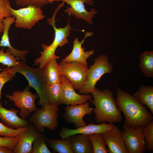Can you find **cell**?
<instances>
[{
    "instance_id": "20",
    "label": "cell",
    "mask_w": 153,
    "mask_h": 153,
    "mask_svg": "<svg viewBox=\"0 0 153 153\" xmlns=\"http://www.w3.org/2000/svg\"><path fill=\"white\" fill-rule=\"evenodd\" d=\"M69 138L73 153H94L92 145L88 135L79 133Z\"/></svg>"
},
{
    "instance_id": "11",
    "label": "cell",
    "mask_w": 153,
    "mask_h": 153,
    "mask_svg": "<svg viewBox=\"0 0 153 153\" xmlns=\"http://www.w3.org/2000/svg\"><path fill=\"white\" fill-rule=\"evenodd\" d=\"M62 1L70 5L64 11L67 13L71 14L77 19H81L92 25L93 22L92 19L95 14L98 13L94 9L91 8V10L88 11L86 9L84 3L92 5L94 2L92 0H49L50 3L54 1Z\"/></svg>"
},
{
    "instance_id": "5",
    "label": "cell",
    "mask_w": 153,
    "mask_h": 153,
    "mask_svg": "<svg viewBox=\"0 0 153 153\" xmlns=\"http://www.w3.org/2000/svg\"><path fill=\"white\" fill-rule=\"evenodd\" d=\"M113 71L112 66L107 55L101 54L95 58L93 64L90 66L87 71L86 81L79 90V94H92L95 88L97 82L102 75L110 74Z\"/></svg>"
},
{
    "instance_id": "18",
    "label": "cell",
    "mask_w": 153,
    "mask_h": 153,
    "mask_svg": "<svg viewBox=\"0 0 153 153\" xmlns=\"http://www.w3.org/2000/svg\"><path fill=\"white\" fill-rule=\"evenodd\" d=\"M18 110L13 109H7L3 106L0 99V118L3 124L13 129H17L28 126L30 123L26 119L20 118L17 115Z\"/></svg>"
},
{
    "instance_id": "32",
    "label": "cell",
    "mask_w": 153,
    "mask_h": 153,
    "mask_svg": "<svg viewBox=\"0 0 153 153\" xmlns=\"http://www.w3.org/2000/svg\"><path fill=\"white\" fill-rule=\"evenodd\" d=\"M18 6L22 7L32 6L41 8L43 5L49 3V0H14Z\"/></svg>"
},
{
    "instance_id": "2",
    "label": "cell",
    "mask_w": 153,
    "mask_h": 153,
    "mask_svg": "<svg viewBox=\"0 0 153 153\" xmlns=\"http://www.w3.org/2000/svg\"><path fill=\"white\" fill-rule=\"evenodd\" d=\"M95 119L98 123H120L123 120L121 112L118 107L113 93L109 89L100 90L96 88L92 93Z\"/></svg>"
},
{
    "instance_id": "10",
    "label": "cell",
    "mask_w": 153,
    "mask_h": 153,
    "mask_svg": "<svg viewBox=\"0 0 153 153\" xmlns=\"http://www.w3.org/2000/svg\"><path fill=\"white\" fill-rule=\"evenodd\" d=\"M122 136L129 153H143L146 150L143 127H130L123 125Z\"/></svg>"
},
{
    "instance_id": "30",
    "label": "cell",
    "mask_w": 153,
    "mask_h": 153,
    "mask_svg": "<svg viewBox=\"0 0 153 153\" xmlns=\"http://www.w3.org/2000/svg\"><path fill=\"white\" fill-rule=\"evenodd\" d=\"M143 133L146 149L149 152L153 151V120L143 127Z\"/></svg>"
},
{
    "instance_id": "1",
    "label": "cell",
    "mask_w": 153,
    "mask_h": 153,
    "mask_svg": "<svg viewBox=\"0 0 153 153\" xmlns=\"http://www.w3.org/2000/svg\"><path fill=\"white\" fill-rule=\"evenodd\" d=\"M117 106L124 117L123 125L130 127H144L153 121V117L146 107L132 95L117 87Z\"/></svg>"
},
{
    "instance_id": "24",
    "label": "cell",
    "mask_w": 153,
    "mask_h": 153,
    "mask_svg": "<svg viewBox=\"0 0 153 153\" xmlns=\"http://www.w3.org/2000/svg\"><path fill=\"white\" fill-rule=\"evenodd\" d=\"M45 142L47 146L49 147L54 152L73 153L69 137L58 139L46 137Z\"/></svg>"
},
{
    "instance_id": "34",
    "label": "cell",
    "mask_w": 153,
    "mask_h": 153,
    "mask_svg": "<svg viewBox=\"0 0 153 153\" xmlns=\"http://www.w3.org/2000/svg\"><path fill=\"white\" fill-rule=\"evenodd\" d=\"M18 139V136L14 137L0 136V146L7 147L12 150L16 144Z\"/></svg>"
},
{
    "instance_id": "15",
    "label": "cell",
    "mask_w": 153,
    "mask_h": 153,
    "mask_svg": "<svg viewBox=\"0 0 153 153\" xmlns=\"http://www.w3.org/2000/svg\"><path fill=\"white\" fill-rule=\"evenodd\" d=\"M114 126L113 123L107 124L103 122L99 124L90 123L74 129L64 127L60 131L59 135L62 139H65L79 133L88 135L94 133H102L110 129Z\"/></svg>"
},
{
    "instance_id": "8",
    "label": "cell",
    "mask_w": 153,
    "mask_h": 153,
    "mask_svg": "<svg viewBox=\"0 0 153 153\" xmlns=\"http://www.w3.org/2000/svg\"><path fill=\"white\" fill-rule=\"evenodd\" d=\"M59 65L60 74L65 76L72 83L75 89L80 90L86 81L88 66L77 61H62Z\"/></svg>"
},
{
    "instance_id": "31",
    "label": "cell",
    "mask_w": 153,
    "mask_h": 153,
    "mask_svg": "<svg viewBox=\"0 0 153 153\" xmlns=\"http://www.w3.org/2000/svg\"><path fill=\"white\" fill-rule=\"evenodd\" d=\"M10 7L9 0H0V36L3 32V20L6 18L12 16L10 10Z\"/></svg>"
},
{
    "instance_id": "19",
    "label": "cell",
    "mask_w": 153,
    "mask_h": 153,
    "mask_svg": "<svg viewBox=\"0 0 153 153\" xmlns=\"http://www.w3.org/2000/svg\"><path fill=\"white\" fill-rule=\"evenodd\" d=\"M15 18L13 16H9L4 18L3 21L4 25L3 34L0 41L1 47H7L12 54L16 57L19 58L24 62L26 61L25 56L29 52L27 50H21L14 48L11 45L10 41L8 31L11 25L15 22Z\"/></svg>"
},
{
    "instance_id": "14",
    "label": "cell",
    "mask_w": 153,
    "mask_h": 153,
    "mask_svg": "<svg viewBox=\"0 0 153 153\" xmlns=\"http://www.w3.org/2000/svg\"><path fill=\"white\" fill-rule=\"evenodd\" d=\"M109 153H129L122 136V131L117 126L102 133Z\"/></svg>"
},
{
    "instance_id": "35",
    "label": "cell",
    "mask_w": 153,
    "mask_h": 153,
    "mask_svg": "<svg viewBox=\"0 0 153 153\" xmlns=\"http://www.w3.org/2000/svg\"><path fill=\"white\" fill-rule=\"evenodd\" d=\"M0 153H13L11 149L4 146H0Z\"/></svg>"
},
{
    "instance_id": "22",
    "label": "cell",
    "mask_w": 153,
    "mask_h": 153,
    "mask_svg": "<svg viewBox=\"0 0 153 153\" xmlns=\"http://www.w3.org/2000/svg\"><path fill=\"white\" fill-rule=\"evenodd\" d=\"M133 95L139 103L146 105L153 114V86L141 85Z\"/></svg>"
},
{
    "instance_id": "6",
    "label": "cell",
    "mask_w": 153,
    "mask_h": 153,
    "mask_svg": "<svg viewBox=\"0 0 153 153\" xmlns=\"http://www.w3.org/2000/svg\"><path fill=\"white\" fill-rule=\"evenodd\" d=\"M60 110L58 107L50 104L38 109L28 118L29 121L33 124L40 133L44 132V128L53 131L58 127V119Z\"/></svg>"
},
{
    "instance_id": "13",
    "label": "cell",
    "mask_w": 153,
    "mask_h": 153,
    "mask_svg": "<svg viewBox=\"0 0 153 153\" xmlns=\"http://www.w3.org/2000/svg\"><path fill=\"white\" fill-rule=\"evenodd\" d=\"M61 82L63 89L62 105H78L91 100L92 96L88 94L77 93L73 84L62 75H61Z\"/></svg>"
},
{
    "instance_id": "28",
    "label": "cell",
    "mask_w": 153,
    "mask_h": 153,
    "mask_svg": "<svg viewBox=\"0 0 153 153\" xmlns=\"http://www.w3.org/2000/svg\"><path fill=\"white\" fill-rule=\"evenodd\" d=\"M46 137L44 134H41L36 138L32 144L31 153H51L46 142Z\"/></svg>"
},
{
    "instance_id": "29",
    "label": "cell",
    "mask_w": 153,
    "mask_h": 153,
    "mask_svg": "<svg viewBox=\"0 0 153 153\" xmlns=\"http://www.w3.org/2000/svg\"><path fill=\"white\" fill-rule=\"evenodd\" d=\"M29 129V126L16 129H13L0 122V136L7 137H16L21 133L27 131Z\"/></svg>"
},
{
    "instance_id": "21",
    "label": "cell",
    "mask_w": 153,
    "mask_h": 153,
    "mask_svg": "<svg viewBox=\"0 0 153 153\" xmlns=\"http://www.w3.org/2000/svg\"><path fill=\"white\" fill-rule=\"evenodd\" d=\"M57 59L54 58L49 60L42 69V76L46 86L61 81V75Z\"/></svg>"
},
{
    "instance_id": "33",
    "label": "cell",
    "mask_w": 153,
    "mask_h": 153,
    "mask_svg": "<svg viewBox=\"0 0 153 153\" xmlns=\"http://www.w3.org/2000/svg\"><path fill=\"white\" fill-rule=\"evenodd\" d=\"M15 76L12 73L10 68L7 67L3 69L0 73V99L1 98V90L2 88L7 82L12 80Z\"/></svg>"
},
{
    "instance_id": "23",
    "label": "cell",
    "mask_w": 153,
    "mask_h": 153,
    "mask_svg": "<svg viewBox=\"0 0 153 153\" xmlns=\"http://www.w3.org/2000/svg\"><path fill=\"white\" fill-rule=\"evenodd\" d=\"M46 92L50 104L57 107L62 105L63 89L61 81L46 86Z\"/></svg>"
},
{
    "instance_id": "27",
    "label": "cell",
    "mask_w": 153,
    "mask_h": 153,
    "mask_svg": "<svg viewBox=\"0 0 153 153\" xmlns=\"http://www.w3.org/2000/svg\"><path fill=\"white\" fill-rule=\"evenodd\" d=\"M14 56L10 53L9 49L8 48L6 52H5L4 49L2 48L0 50V63L7 66L10 68L18 66L20 64V59L14 57Z\"/></svg>"
},
{
    "instance_id": "25",
    "label": "cell",
    "mask_w": 153,
    "mask_h": 153,
    "mask_svg": "<svg viewBox=\"0 0 153 153\" xmlns=\"http://www.w3.org/2000/svg\"><path fill=\"white\" fill-rule=\"evenodd\" d=\"M140 70L144 76L153 78V51H145L139 56Z\"/></svg>"
},
{
    "instance_id": "12",
    "label": "cell",
    "mask_w": 153,
    "mask_h": 153,
    "mask_svg": "<svg viewBox=\"0 0 153 153\" xmlns=\"http://www.w3.org/2000/svg\"><path fill=\"white\" fill-rule=\"evenodd\" d=\"M90 104L87 101L82 104L67 106L64 107L65 112L62 115L63 120L67 123H73L77 128L87 125L83 118L93 111L89 106Z\"/></svg>"
},
{
    "instance_id": "3",
    "label": "cell",
    "mask_w": 153,
    "mask_h": 153,
    "mask_svg": "<svg viewBox=\"0 0 153 153\" xmlns=\"http://www.w3.org/2000/svg\"><path fill=\"white\" fill-rule=\"evenodd\" d=\"M65 2H63L60 3L55 9L51 18H48L47 22L53 27L54 31V37L52 43L49 45L45 44H41L43 51L41 52V56L34 61L35 65H39V67L42 69L46 63L53 58L60 59L59 56L55 54L56 50L58 46L61 47L68 42L67 38L69 37L71 30L72 29L70 27L69 20L68 24L63 28H57L55 25V17L59 10L64 6Z\"/></svg>"
},
{
    "instance_id": "26",
    "label": "cell",
    "mask_w": 153,
    "mask_h": 153,
    "mask_svg": "<svg viewBox=\"0 0 153 153\" xmlns=\"http://www.w3.org/2000/svg\"><path fill=\"white\" fill-rule=\"evenodd\" d=\"M93 147L94 153H108L102 133H94L88 135Z\"/></svg>"
},
{
    "instance_id": "7",
    "label": "cell",
    "mask_w": 153,
    "mask_h": 153,
    "mask_svg": "<svg viewBox=\"0 0 153 153\" xmlns=\"http://www.w3.org/2000/svg\"><path fill=\"white\" fill-rule=\"evenodd\" d=\"M12 16L15 17V26L18 28L30 29L45 17L41 8L29 6L16 10L10 8Z\"/></svg>"
},
{
    "instance_id": "4",
    "label": "cell",
    "mask_w": 153,
    "mask_h": 153,
    "mask_svg": "<svg viewBox=\"0 0 153 153\" xmlns=\"http://www.w3.org/2000/svg\"><path fill=\"white\" fill-rule=\"evenodd\" d=\"M10 68L15 76L16 73H18L26 78L28 82V86L36 90L39 98V104L42 107L50 104L46 93V86L42 76V69L39 67L32 68L21 61L18 66Z\"/></svg>"
},
{
    "instance_id": "9",
    "label": "cell",
    "mask_w": 153,
    "mask_h": 153,
    "mask_svg": "<svg viewBox=\"0 0 153 153\" xmlns=\"http://www.w3.org/2000/svg\"><path fill=\"white\" fill-rule=\"evenodd\" d=\"M30 88L26 86L22 91H14L12 95H7V98L14 102V105L20 110L19 114L20 118L26 119L32 112L37 108L35 100L38 95L33 94L29 91Z\"/></svg>"
},
{
    "instance_id": "16",
    "label": "cell",
    "mask_w": 153,
    "mask_h": 153,
    "mask_svg": "<svg viewBox=\"0 0 153 153\" xmlns=\"http://www.w3.org/2000/svg\"><path fill=\"white\" fill-rule=\"evenodd\" d=\"M93 34V32L85 33L84 38L81 41H79L78 38H76L73 42L71 52L61 61L65 62L77 61L88 66L87 60L94 54L95 51L91 50L85 51L84 48H82V45L84 42L85 39L88 37L92 36Z\"/></svg>"
},
{
    "instance_id": "17",
    "label": "cell",
    "mask_w": 153,
    "mask_h": 153,
    "mask_svg": "<svg viewBox=\"0 0 153 153\" xmlns=\"http://www.w3.org/2000/svg\"><path fill=\"white\" fill-rule=\"evenodd\" d=\"M41 134L30 123L29 129L18 136V142L12 150L13 153H31L33 141Z\"/></svg>"
}]
</instances>
